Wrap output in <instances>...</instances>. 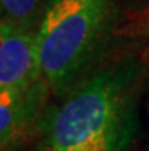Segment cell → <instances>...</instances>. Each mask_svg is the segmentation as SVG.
I'll list each match as a JSON object with an SVG mask.
<instances>
[{"instance_id": "1", "label": "cell", "mask_w": 149, "mask_h": 151, "mask_svg": "<svg viewBox=\"0 0 149 151\" xmlns=\"http://www.w3.org/2000/svg\"><path fill=\"white\" fill-rule=\"evenodd\" d=\"M135 116L126 72L87 79L43 124V151H123Z\"/></svg>"}, {"instance_id": "2", "label": "cell", "mask_w": 149, "mask_h": 151, "mask_svg": "<svg viewBox=\"0 0 149 151\" xmlns=\"http://www.w3.org/2000/svg\"><path fill=\"white\" fill-rule=\"evenodd\" d=\"M114 0H56L37 32L41 75L64 86L87 66L101 44Z\"/></svg>"}, {"instance_id": "3", "label": "cell", "mask_w": 149, "mask_h": 151, "mask_svg": "<svg viewBox=\"0 0 149 151\" xmlns=\"http://www.w3.org/2000/svg\"><path fill=\"white\" fill-rule=\"evenodd\" d=\"M41 75L37 35L0 22V92L23 88Z\"/></svg>"}, {"instance_id": "4", "label": "cell", "mask_w": 149, "mask_h": 151, "mask_svg": "<svg viewBox=\"0 0 149 151\" xmlns=\"http://www.w3.org/2000/svg\"><path fill=\"white\" fill-rule=\"evenodd\" d=\"M43 102V87L37 81L23 88L0 92V151L15 147L34 122Z\"/></svg>"}, {"instance_id": "5", "label": "cell", "mask_w": 149, "mask_h": 151, "mask_svg": "<svg viewBox=\"0 0 149 151\" xmlns=\"http://www.w3.org/2000/svg\"><path fill=\"white\" fill-rule=\"evenodd\" d=\"M56 0H0V15L3 22L31 31L40 24L49 8Z\"/></svg>"}]
</instances>
